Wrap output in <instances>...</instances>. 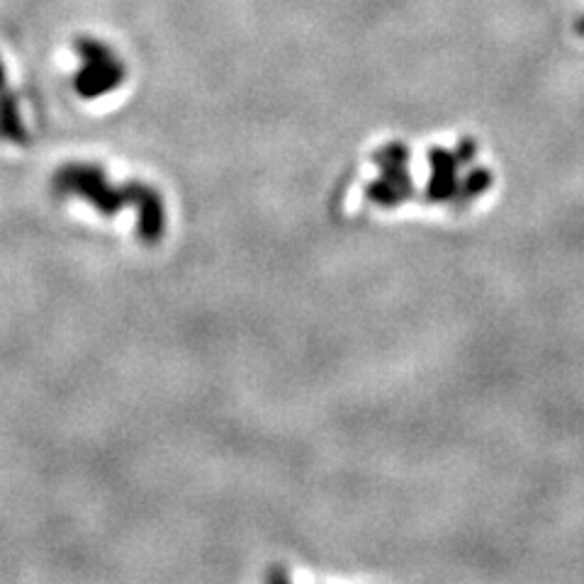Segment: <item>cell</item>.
Segmentation results:
<instances>
[{
  "label": "cell",
  "instance_id": "6da1fadb",
  "mask_svg": "<svg viewBox=\"0 0 584 584\" xmlns=\"http://www.w3.org/2000/svg\"><path fill=\"white\" fill-rule=\"evenodd\" d=\"M54 190L64 198H81L93 205L100 215L112 217L127 205L137 210V234L144 244H156L164 234V202L159 193L144 183L110 185L100 166L93 164H66L54 173Z\"/></svg>",
  "mask_w": 584,
  "mask_h": 584
},
{
  "label": "cell",
  "instance_id": "3957f363",
  "mask_svg": "<svg viewBox=\"0 0 584 584\" xmlns=\"http://www.w3.org/2000/svg\"><path fill=\"white\" fill-rule=\"evenodd\" d=\"M0 142H8L15 146L30 144V132H27L25 122H22L18 100L5 78V66L0 61Z\"/></svg>",
  "mask_w": 584,
  "mask_h": 584
},
{
  "label": "cell",
  "instance_id": "277c9868",
  "mask_svg": "<svg viewBox=\"0 0 584 584\" xmlns=\"http://www.w3.org/2000/svg\"><path fill=\"white\" fill-rule=\"evenodd\" d=\"M580 32H584V22H580Z\"/></svg>",
  "mask_w": 584,
  "mask_h": 584
},
{
  "label": "cell",
  "instance_id": "7a4b0ae2",
  "mask_svg": "<svg viewBox=\"0 0 584 584\" xmlns=\"http://www.w3.org/2000/svg\"><path fill=\"white\" fill-rule=\"evenodd\" d=\"M76 52L81 54L83 66L73 76V88L83 100L103 98L122 86L125 81V66L112 54L110 47L93 37L76 39Z\"/></svg>",
  "mask_w": 584,
  "mask_h": 584
}]
</instances>
